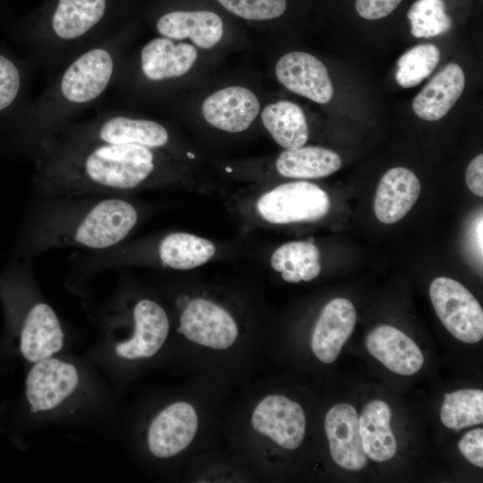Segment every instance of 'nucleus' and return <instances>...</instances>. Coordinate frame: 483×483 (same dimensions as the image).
<instances>
[{"instance_id":"nucleus-1","label":"nucleus","mask_w":483,"mask_h":483,"mask_svg":"<svg viewBox=\"0 0 483 483\" xmlns=\"http://www.w3.org/2000/svg\"><path fill=\"white\" fill-rule=\"evenodd\" d=\"M34 148L40 196H120L171 180L162 152L140 145L75 143L47 136Z\"/></svg>"},{"instance_id":"nucleus-2","label":"nucleus","mask_w":483,"mask_h":483,"mask_svg":"<svg viewBox=\"0 0 483 483\" xmlns=\"http://www.w3.org/2000/svg\"><path fill=\"white\" fill-rule=\"evenodd\" d=\"M128 38L117 30L85 48L51 77L30 106L27 130L35 146L97 104L116 80Z\"/></svg>"},{"instance_id":"nucleus-3","label":"nucleus","mask_w":483,"mask_h":483,"mask_svg":"<svg viewBox=\"0 0 483 483\" xmlns=\"http://www.w3.org/2000/svg\"><path fill=\"white\" fill-rule=\"evenodd\" d=\"M140 221V211L120 196H40L30 234V249L78 247L111 249L130 235Z\"/></svg>"},{"instance_id":"nucleus-4","label":"nucleus","mask_w":483,"mask_h":483,"mask_svg":"<svg viewBox=\"0 0 483 483\" xmlns=\"http://www.w3.org/2000/svg\"><path fill=\"white\" fill-rule=\"evenodd\" d=\"M48 136L75 143L135 144L157 151L171 143V134L161 123L113 109L90 120L73 121Z\"/></svg>"},{"instance_id":"nucleus-5","label":"nucleus","mask_w":483,"mask_h":483,"mask_svg":"<svg viewBox=\"0 0 483 483\" xmlns=\"http://www.w3.org/2000/svg\"><path fill=\"white\" fill-rule=\"evenodd\" d=\"M330 207L327 193L305 181L277 185L260 194L255 202L258 216L271 225L316 222L328 214Z\"/></svg>"},{"instance_id":"nucleus-6","label":"nucleus","mask_w":483,"mask_h":483,"mask_svg":"<svg viewBox=\"0 0 483 483\" xmlns=\"http://www.w3.org/2000/svg\"><path fill=\"white\" fill-rule=\"evenodd\" d=\"M429 296L438 318L453 336L467 343L483 338L482 308L461 283L437 277L429 286Z\"/></svg>"},{"instance_id":"nucleus-7","label":"nucleus","mask_w":483,"mask_h":483,"mask_svg":"<svg viewBox=\"0 0 483 483\" xmlns=\"http://www.w3.org/2000/svg\"><path fill=\"white\" fill-rule=\"evenodd\" d=\"M178 332L199 345L226 350L237 340L239 328L232 314L206 298L191 299L180 316Z\"/></svg>"},{"instance_id":"nucleus-8","label":"nucleus","mask_w":483,"mask_h":483,"mask_svg":"<svg viewBox=\"0 0 483 483\" xmlns=\"http://www.w3.org/2000/svg\"><path fill=\"white\" fill-rule=\"evenodd\" d=\"M250 421L257 433L284 449L298 448L305 436L303 408L282 394L264 397L254 408Z\"/></svg>"},{"instance_id":"nucleus-9","label":"nucleus","mask_w":483,"mask_h":483,"mask_svg":"<svg viewBox=\"0 0 483 483\" xmlns=\"http://www.w3.org/2000/svg\"><path fill=\"white\" fill-rule=\"evenodd\" d=\"M79 385L76 368L48 357L35 362L26 379V396L32 412L48 411L71 396Z\"/></svg>"},{"instance_id":"nucleus-10","label":"nucleus","mask_w":483,"mask_h":483,"mask_svg":"<svg viewBox=\"0 0 483 483\" xmlns=\"http://www.w3.org/2000/svg\"><path fill=\"white\" fill-rule=\"evenodd\" d=\"M199 426L194 407L183 401L162 410L148 430V446L158 458H170L185 450L192 442Z\"/></svg>"},{"instance_id":"nucleus-11","label":"nucleus","mask_w":483,"mask_h":483,"mask_svg":"<svg viewBox=\"0 0 483 483\" xmlns=\"http://www.w3.org/2000/svg\"><path fill=\"white\" fill-rule=\"evenodd\" d=\"M275 75L289 90L318 104L328 103L334 88L327 68L314 55L296 51L284 55L276 63Z\"/></svg>"},{"instance_id":"nucleus-12","label":"nucleus","mask_w":483,"mask_h":483,"mask_svg":"<svg viewBox=\"0 0 483 483\" xmlns=\"http://www.w3.org/2000/svg\"><path fill=\"white\" fill-rule=\"evenodd\" d=\"M259 110L257 96L241 86L221 89L209 95L201 106L202 115L208 124L231 133L247 130Z\"/></svg>"},{"instance_id":"nucleus-13","label":"nucleus","mask_w":483,"mask_h":483,"mask_svg":"<svg viewBox=\"0 0 483 483\" xmlns=\"http://www.w3.org/2000/svg\"><path fill=\"white\" fill-rule=\"evenodd\" d=\"M132 335L115 345L116 354L126 360L150 358L165 342L170 324L164 308L150 299H141L132 310Z\"/></svg>"},{"instance_id":"nucleus-14","label":"nucleus","mask_w":483,"mask_h":483,"mask_svg":"<svg viewBox=\"0 0 483 483\" xmlns=\"http://www.w3.org/2000/svg\"><path fill=\"white\" fill-rule=\"evenodd\" d=\"M197 58L198 51L192 45L158 37L140 48L139 71L148 82H164L186 74Z\"/></svg>"},{"instance_id":"nucleus-15","label":"nucleus","mask_w":483,"mask_h":483,"mask_svg":"<svg viewBox=\"0 0 483 483\" xmlns=\"http://www.w3.org/2000/svg\"><path fill=\"white\" fill-rule=\"evenodd\" d=\"M325 431L334 462L348 470H362L367 464L359 432L358 414L349 403L333 406L325 418Z\"/></svg>"},{"instance_id":"nucleus-16","label":"nucleus","mask_w":483,"mask_h":483,"mask_svg":"<svg viewBox=\"0 0 483 483\" xmlns=\"http://www.w3.org/2000/svg\"><path fill=\"white\" fill-rule=\"evenodd\" d=\"M357 322L352 302L344 298L330 301L322 309L313 329L311 349L323 363L334 362L351 336Z\"/></svg>"},{"instance_id":"nucleus-17","label":"nucleus","mask_w":483,"mask_h":483,"mask_svg":"<svg viewBox=\"0 0 483 483\" xmlns=\"http://www.w3.org/2000/svg\"><path fill=\"white\" fill-rule=\"evenodd\" d=\"M365 345L374 358L399 375H413L424 364L422 352L415 342L390 325L373 328L366 337Z\"/></svg>"},{"instance_id":"nucleus-18","label":"nucleus","mask_w":483,"mask_h":483,"mask_svg":"<svg viewBox=\"0 0 483 483\" xmlns=\"http://www.w3.org/2000/svg\"><path fill=\"white\" fill-rule=\"evenodd\" d=\"M64 337L59 319L52 307L39 300L33 303L26 313L21 332L23 357L34 363L52 357L63 348Z\"/></svg>"},{"instance_id":"nucleus-19","label":"nucleus","mask_w":483,"mask_h":483,"mask_svg":"<svg viewBox=\"0 0 483 483\" xmlns=\"http://www.w3.org/2000/svg\"><path fill=\"white\" fill-rule=\"evenodd\" d=\"M420 190L419 180L408 168L388 170L382 176L375 196L377 218L386 225L402 220L416 203Z\"/></svg>"},{"instance_id":"nucleus-20","label":"nucleus","mask_w":483,"mask_h":483,"mask_svg":"<svg viewBox=\"0 0 483 483\" xmlns=\"http://www.w3.org/2000/svg\"><path fill=\"white\" fill-rule=\"evenodd\" d=\"M156 30L161 37L173 40L190 38L195 46L208 49L221 40L224 24L221 17L211 11H171L157 20Z\"/></svg>"},{"instance_id":"nucleus-21","label":"nucleus","mask_w":483,"mask_h":483,"mask_svg":"<svg viewBox=\"0 0 483 483\" xmlns=\"http://www.w3.org/2000/svg\"><path fill=\"white\" fill-rule=\"evenodd\" d=\"M464 87L462 69L455 63H449L417 94L412 109L423 120H439L454 106Z\"/></svg>"},{"instance_id":"nucleus-22","label":"nucleus","mask_w":483,"mask_h":483,"mask_svg":"<svg viewBox=\"0 0 483 483\" xmlns=\"http://www.w3.org/2000/svg\"><path fill=\"white\" fill-rule=\"evenodd\" d=\"M392 411L382 400L369 402L358 418L359 432L367 458L376 462L392 459L397 444L391 426Z\"/></svg>"},{"instance_id":"nucleus-23","label":"nucleus","mask_w":483,"mask_h":483,"mask_svg":"<svg viewBox=\"0 0 483 483\" xmlns=\"http://www.w3.org/2000/svg\"><path fill=\"white\" fill-rule=\"evenodd\" d=\"M215 244L185 232H174L157 242L155 254L159 263L175 270H191L208 263L216 254Z\"/></svg>"},{"instance_id":"nucleus-24","label":"nucleus","mask_w":483,"mask_h":483,"mask_svg":"<svg viewBox=\"0 0 483 483\" xmlns=\"http://www.w3.org/2000/svg\"><path fill=\"white\" fill-rule=\"evenodd\" d=\"M341 166L342 159L336 152L316 146L285 149L275 161L278 174L293 179L326 177Z\"/></svg>"},{"instance_id":"nucleus-25","label":"nucleus","mask_w":483,"mask_h":483,"mask_svg":"<svg viewBox=\"0 0 483 483\" xmlns=\"http://www.w3.org/2000/svg\"><path fill=\"white\" fill-rule=\"evenodd\" d=\"M261 120L274 140L285 149L303 147L309 139L305 115L295 103L281 100L269 104L263 109Z\"/></svg>"},{"instance_id":"nucleus-26","label":"nucleus","mask_w":483,"mask_h":483,"mask_svg":"<svg viewBox=\"0 0 483 483\" xmlns=\"http://www.w3.org/2000/svg\"><path fill=\"white\" fill-rule=\"evenodd\" d=\"M270 265L288 283L309 282L320 273V251L312 242H286L274 250Z\"/></svg>"},{"instance_id":"nucleus-27","label":"nucleus","mask_w":483,"mask_h":483,"mask_svg":"<svg viewBox=\"0 0 483 483\" xmlns=\"http://www.w3.org/2000/svg\"><path fill=\"white\" fill-rule=\"evenodd\" d=\"M440 419L448 428L460 430L483 422V392L465 388L445 394Z\"/></svg>"},{"instance_id":"nucleus-28","label":"nucleus","mask_w":483,"mask_h":483,"mask_svg":"<svg viewBox=\"0 0 483 483\" xmlns=\"http://www.w3.org/2000/svg\"><path fill=\"white\" fill-rule=\"evenodd\" d=\"M440 51L432 44H420L406 51L398 60L395 79L403 88L419 85L435 70Z\"/></svg>"},{"instance_id":"nucleus-29","label":"nucleus","mask_w":483,"mask_h":483,"mask_svg":"<svg viewBox=\"0 0 483 483\" xmlns=\"http://www.w3.org/2000/svg\"><path fill=\"white\" fill-rule=\"evenodd\" d=\"M407 17L415 38L436 37L452 28L443 0H417L410 7Z\"/></svg>"},{"instance_id":"nucleus-30","label":"nucleus","mask_w":483,"mask_h":483,"mask_svg":"<svg viewBox=\"0 0 483 483\" xmlns=\"http://www.w3.org/2000/svg\"><path fill=\"white\" fill-rule=\"evenodd\" d=\"M231 13L250 21H267L281 16L286 0H217Z\"/></svg>"},{"instance_id":"nucleus-31","label":"nucleus","mask_w":483,"mask_h":483,"mask_svg":"<svg viewBox=\"0 0 483 483\" xmlns=\"http://www.w3.org/2000/svg\"><path fill=\"white\" fill-rule=\"evenodd\" d=\"M24 75L9 57L0 54V112L8 109L18 99Z\"/></svg>"},{"instance_id":"nucleus-32","label":"nucleus","mask_w":483,"mask_h":483,"mask_svg":"<svg viewBox=\"0 0 483 483\" xmlns=\"http://www.w3.org/2000/svg\"><path fill=\"white\" fill-rule=\"evenodd\" d=\"M458 448L471 464L483 467L482 428H475L465 433L458 443Z\"/></svg>"},{"instance_id":"nucleus-33","label":"nucleus","mask_w":483,"mask_h":483,"mask_svg":"<svg viewBox=\"0 0 483 483\" xmlns=\"http://www.w3.org/2000/svg\"><path fill=\"white\" fill-rule=\"evenodd\" d=\"M402 0H355L358 14L366 20H378L388 16Z\"/></svg>"},{"instance_id":"nucleus-34","label":"nucleus","mask_w":483,"mask_h":483,"mask_svg":"<svg viewBox=\"0 0 483 483\" xmlns=\"http://www.w3.org/2000/svg\"><path fill=\"white\" fill-rule=\"evenodd\" d=\"M465 181L469 190L479 197H483V155L475 157L468 165Z\"/></svg>"}]
</instances>
